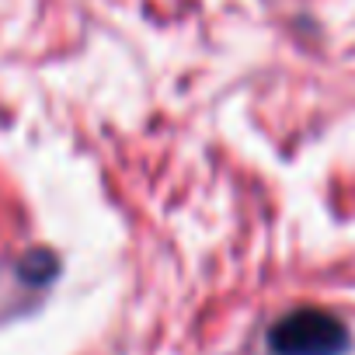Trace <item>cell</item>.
<instances>
[{
  "mask_svg": "<svg viewBox=\"0 0 355 355\" xmlns=\"http://www.w3.org/2000/svg\"><path fill=\"white\" fill-rule=\"evenodd\" d=\"M275 355H341L348 348V327L327 310H293L268 334Z\"/></svg>",
  "mask_w": 355,
  "mask_h": 355,
  "instance_id": "1",
  "label": "cell"
}]
</instances>
